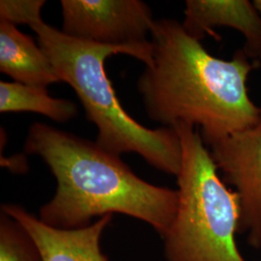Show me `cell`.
<instances>
[{"mask_svg":"<svg viewBox=\"0 0 261 261\" xmlns=\"http://www.w3.org/2000/svg\"><path fill=\"white\" fill-rule=\"evenodd\" d=\"M253 4L256 7V9H257L261 16V0H253Z\"/></svg>","mask_w":261,"mask_h":261,"instance_id":"cell-13","label":"cell"},{"mask_svg":"<svg viewBox=\"0 0 261 261\" xmlns=\"http://www.w3.org/2000/svg\"><path fill=\"white\" fill-rule=\"evenodd\" d=\"M45 0H1L0 19L14 24L24 23L37 13H42Z\"/></svg>","mask_w":261,"mask_h":261,"instance_id":"cell-12","label":"cell"},{"mask_svg":"<svg viewBox=\"0 0 261 261\" xmlns=\"http://www.w3.org/2000/svg\"><path fill=\"white\" fill-rule=\"evenodd\" d=\"M177 132L182 164L177 175V212L164 235L167 261H246L236 243L240 210L232 189L220 177L200 130Z\"/></svg>","mask_w":261,"mask_h":261,"instance_id":"cell-4","label":"cell"},{"mask_svg":"<svg viewBox=\"0 0 261 261\" xmlns=\"http://www.w3.org/2000/svg\"><path fill=\"white\" fill-rule=\"evenodd\" d=\"M0 71L27 85L47 88L61 83L40 45L5 19H0Z\"/></svg>","mask_w":261,"mask_h":261,"instance_id":"cell-9","label":"cell"},{"mask_svg":"<svg viewBox=\"0 0 261 261\" xmlns=\"http://www.w3.org/2000/svg\"><path fill=\"white\" fill-rule=\"evenodd\" d=\"M24 151L43 159L56 177V195L40 209V220L53 227L81 228L95 217L119 213L147 223L163 238L175 218L177 190L142 180L96 142L36 122Z\"/></svg>","mask_w":261,"mask_h":261,"instance_id":"cell-2","label":"cell"},{"mask_svg":"<svg viewBox=\"0 0 261 261\" xmlns=\"http://www.w3.org/2000/svg\"><path fill=\"white\" fill-rule=\"evenodd\" d=\"M153 61L137 87L151 120L164 127L188 124L207 146L261 121L247 82L254 64L242 48L230 60L211 56L176 19H156Z\"/></svg>","mask_w":261,"mask_h":261,"instance_id":"cell-1","label":"cell"},{"mask_svg":"<svg viewBox=\"0 0 261 261\" xmlns=\"http://www.w3.org/2000/svg\"><path fill=\"white\" fill-rule=\"evenodd\" d=\"M212 159L224 182L237 196L239 231L248 242L261 248V121L209 145Z\"/></svg>","mask_w":261,"mask_h":261,"instance_id":"cell-6","label":"cell"},{"mask_svg":"<svg viewBox=\"0 0 261 261\" xmlns=\"http://www.w3.org/2000/svg\"><path fill=\"white\" fill-rule=\"evenodd\" d=\"M182 22L187 32L200 41L205 36L221 40L216 28H229L244 38L243 51L251 60H261V16L250 0H187Z\"/></svg>","mask_w":261,"mask_h":261,"instance_id":"cell-8","label":"cell"},{"mask_svg":"<svg viewBox=\"0 0 261 261\" xmlns=\"http://www.w3.org/2000/svg\"><path fill=\"white\" fill-rule=\"evenodd\" d=\"M1 212L25 229L43 261H109L101 251L100 241L113 215H106L81 228L60 229L43 223L21 206L3 204Z\"/></svg>","mask_w":261,"mask_h":261,"instance_id":"cell-7","label":"cell"},{"mask_svg":"<svg viewBox=\"0 0 261 261\" xmlns=\"http://www.w3.org/2000/svg\"><path fill=\"white\" fill-rule=\"evenodd\" d=\"M0 112H35L54 121L65 123L75 118L79 110L72 101L49 96L47 88L1 82Z\"/></svg>","mask_w":261,"mask_h":261,"instance_id":"cell-10","label":"cell"},{"mask_svg":"<svg viewBox=\"0 0 261 261\" xmlns=\"http://www.w3.org/2000/svg\"><path fill=\"white\" fill-rule=\"evenodd\" d=\"M28 24L37 34L38 44L61 82L74 89L87 119L96 125V143L118 156L139 154L152 167L177 177L182 149L176 130L164 126L153 130L135 120L123 109L106 72L105 62L111 56L128 55L146 64L144 56L133 48L103 46L70 37L47 24L41 14L33 16Z\"/></svg>","mask_w":261,"mask_h":261,"instance_id":"cell-3","label":"cell"},{"mask_svg":"<svg viewBox=\"0 0 261 261\" xmlns=\"http://www.w3.org/2000/svg\"><path fill=\"white\" fill-rule=\"evenodd\" d=\"M0 261H43L32 238L8 215H0Z\"/></svg>","mask_w":261,"mask_h":261,"instance_id":"cell-11","label":"cell"},{"mask_svg":"<svg viewBox=\"0 0 261 261\" xmlns=\"http://www.w3.org/2000/svg\"><path fill=\"white\" fill-rule=\"evenodd\" d=\"M62 32L70 37L110 47H128L153 61L148 39L156 19L140 0H61Z\"/></svg>","mask_w":261,"mask_h":261,"instance_id":"cell-5","label":"cell"}]
</instances>
